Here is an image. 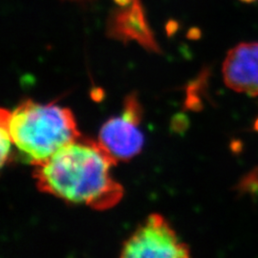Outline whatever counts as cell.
Segmentation results:
<instances>
[{
	"label": "cell",
	"instance_id": "6da1fadb",
	"mask_svg": "<svg viewBox=\"0 0 258 258\" xmlns=\"http://www.w3.org/2000/svg\"><path fill=\"white\" fill-rule=\"evenodd\" d=\"M117 163L98 141L80 137L34 166L33 176L44 194L105 211L119 203L123 194L122 186L111 176Z\"/></svg>",
	"mask_w": 258,
	"mask_h": 258
},
{
	"label": "cell",
	"instance_id": "7a4b0ae2",
	"mask_svg": "<svg viewBox=\"0 0 258 258\" xmlns=\"http://www.w3.org/2000/svg\"><path fill=\"white\" fill-rule=\"evenodd\" d=\"M0 117L7 122L13 145L30 159L32 166L82 137L72 111L55 103L26 100L13 111L3 108Z\"/></svg>",
	"mask_w": 258,
	"mask_h": 258
},
{
	"label": "cell",
	"instance_id": "3957f363",
	"mask_svg": "<svg viewBox=\"0 0 258 258\" xmlns=\"http://www.w3.org/2000/svg\"><path fill=\"white\" fill-rule=\"evenodd\" d=\"M189 248L160 214H151L126 240L120 257H189Z\"/></svg>",
	"mask_w": 258,
	"mask_h": 258
},
{
	"label": "cell",
	"instance_id": "277c9868",
	"mask_svg": "<svg viewBox=\"0 0 258 258\" xmlns=\"http://www.w3.org/2000/svg\"><path fill=\"white\" fill-rule=\"evenodd\" d=\"M141 119L138 99L131 95L124 101L122 114L102 125L98 142L117 162L130 160L141 152L145 142L139 127Z\"/></svg>",
	"mask_w": 258,
	"mask_h": 258
},
{
	"label": "cell",
	"instance_id": "5b68a950",
	"mask_svg": "<svg viewBox=\"0 0 258 258\" xmlns=\"http://www.w3.org/2000/svg\"><path fill=\"white\" fill-rule=\"evenodd\" d=\"M225 84L235 92L258 96V42H243L228 52L223 63Z\"/></svg>",
	"mask_w": 258,
	"mask_h": 258
},
{
	"label": "cell",
	"instance_id": "8992f818",
	"mask_svg": "<svg viewBox=\"0 0 258 258\" xmlns=\"http://www.w3.org/2000/svg\"><path fill=\"white\" fill-rule=\"evenodd\" d=\"M107 35L126 43L137 41L148 51L160 53V47L148 25L141 0H132L124 7L116 10L107 23Z\"/></svg>",
	"mask_w": 258,
	"mask_h": 258
},
{
	"label": "cell",
	"instance_id": "52a82bcc",
	"mask_svg": "<svg viewBox=\"0 0 258 258\" xmlns=\"http://www.w3.org/2000/svg\"><path fill=\"white\" fill-rule=\"evenodd\" d=\"M234 189L238 192V197L244 194L258 195V166L242 176L239 182L234 186Z\"/></svg>",
	"mask_w": 258,
	"mask_h": 258
},
{
	"label": "cell",
	"instance_id": "ba28073f",
	"mask_svg": "<svg viewBox=\"0 0 258 258\" xmlns=\"http://www.w3.org/2000/svg\"><path fill=\"white\" fill-rule=\"evenodd\" d=\"M0 138H1V166H4L9 159L11 145L13 144L6 120L0 117Z\"/></svg>",
	"mask_w": 258,
	"mask_h": 258
},
{
	"label": "cell",
	"instance_id": "9c48e42d",
	"mask_svg": "<svg viewBox=\"0 0 258 258\" xmlns=\"http://www.w3.org/2000/svg\"><path fill=\"white\" fill-rule=\"evenodd\" d=\"M230 148L233 154L239 155L244 149V144L239 139H233V140H231V144H230Z\"/></svg>",
	"mask_w": 258,
	"mask_h": 258
},
{
	"label": "cell",
	"instance_id": "30bf717a",
	"mask_svg": "<svg viewBox=\"0 0 258 258\" xmlns=\"http://www.w3.org/2000/svg\"><path fill=\"white\" fill-rule=\"evenodd\" d=\"M114 1H115V3H116L117 5H119L120 7L127 6V5H129V4L132 2V0H114Z\"/></svg>",
	"mask_w": 258,
	"mask_h": 258
},
{
	"label": "cell",
	"instance_id": "8fae6325",
	"mask_svg": "<svg viewBox=\"0 0 258 258\" xmlns=\"http://www.w3.org/2000/svg\"><path fill=\"white\" fill-rule=\"evenodd\" d=\"M190 34H191V37H199V31L198 30H195V29H194L192 31H190Z\"/></svg>",
	"mask_w": 258,
	"mask_h": 258
},
{
	"label": "cell",
	"instance_id": "7c38bea8",
	"mask_svg": "<svg viewBox=\"0 0 258 258\" xmlns=\"http://www.w3.org/2000/svg\"><path fill=\"white\" fill-rule=\"evenodd\" d=\"M253 130L258 132V117L254 120V122H253Z\"/></svg>",
	"mask_w": 258,
	"mask_h": 258
},
{
	"label": "cell",
	"instance_id": "4fadbf2b",
	"mask_svg": "<svg viewBox=\"0 0 258 258\" xmlns=\"http://www.w3.org/2000/svg\"><path fill=\"white\" fill-rule=\"evenodd\" d=\"M242 1H244V2H253L255 0H242Z\"/></svg>",
	"mask_w": 258,
	"mask_h": 258
}]
</instances>
